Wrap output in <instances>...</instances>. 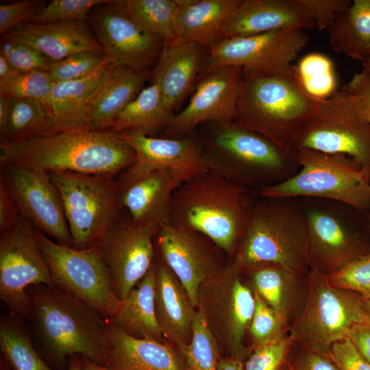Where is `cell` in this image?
<instances>
[{"instance_id": "1", "label": "cell", "mask_w": 370, "mask_h": 370, "mask_svg": "<svg viewBox=\"0 0 370 370\" xmlns=\"http://www.w3.org/2000/svg\"><path fill=\"white\" fill-rule=\"evenodd\" d=\"M0 164L40 171L119 175L137 155L120 132L88 128L61 130L21 140H0Z\"/></svg>"}, {"instance_id": "2", "label": "cell", "mask_w": 370, "mask_h": 370, "mask_svg": "<svg viewBox=\"0 0 370 370\" xmlns=\"http://www.w3.org/2000/svg\"><path fill=\"white\" fill-rule=\"evenodd\" d=\"M258 197V190L207 170L175 189L169 224L199 232L234 256Z\"/></svg>"}, {"instance_id": "3", "label": "cell", "mask_w": 370, "mask_h": 370, "mask_svg": "<svg viewBox=\"0 0 370 370\" xmlns=\"http://www.w3.org/2000/svg\"><path fill=\"white\" fill-rule=\"evenodd\" d=\"M209 123L197 137L206 169L232 183L258 190L282 182L299 169L295 150H286L235 123Z\"/></svg>"}, {"instance_id": "4", "label": "cell", "mask_w": 370, "mask_h": 370, "mask_svg": "<svg viewBox=\"0 0 370 370\" xmlns=\"http://www.w3.org/2000/svg\"><path fill=\"white\" fill-rule=\"evenodd\" d=\"M27 293V319L56 362L78 355L104 367L108 347L105 318L54 286H32Z\"/></svg>"}, {"instance_id": "5", "label": "cell", "mask_w": 370, "mask_h": 370, "mask_svg": "<svg viewBox=\"0 0 370 370\" xmlns=\"http://www.w3.org/2000/svg\"><path fill=\"white\" fill-rule=\"evenodd\" d=\"M319 108V100L301 87L297 73L262 75L243 69L234 123L257 132L286 150Z\"/></svg>"}, {"instance_id": "6", "label": "cell", "mask_w": 370, "mask_h": 370, "mask_svg": "<svg viewBox=\"0 0 370 370\" xmlns=\"http://www.w3.org/2000/svg\"><path fill=\"white\" fill-rule=\"evenodd\" d=\"M284 198L258 197L232 264L241 270L260 264L301 275L310 269L304 212Z\"/></svg>"}, {"instance_id": "7", "label": "cell", "mask_w": 370, "mask_h": 370, "mask_svg": "<svg viewBox=\"0 0 370 370\" xmlns=\"http://www.w3.org/2000/svg\"><path fill=\"white\" fill-rule=\"evenodd\" d=\"M299 169L289 179L258 190L260 197H310L370 210V182L351 158L311 149L295 150Z\"/></svg>"}, {"instance_id": "8", "label": "cell", "mask_w": 370, "mask_h": 370, "mask_svg": "<svg viewBox=\"0 0 370 370\" xmlns=\"http://www.w3.org/2000/svg\"><path fill=\"white\" fill-rule=\"evenodd\" d=\"M48 173L60 195L73 248L95 245L123 215L116 177L65 171Z\"/></svg>"}, {"instance_id": "9", "label": "cell", "mask_w": 370, "mask_h": 370, "mask_svg": "<svg viewBox=\"0 0 370 370\" xmlns=\"http://www.w3.org/2000/svg\"><path fill=\"white\" fill-rule=\"evenodd\" d=\"M308 293L304 308L291 332L294 343L327 354L334 343L348 337L356 323H365L364 297L338 288L327 275L310 268Z\"/></svg>"}, {"instance_id": "10", "label": "cell", "mask_w": 370, "mask_h": 370, "mask_svg": "<svg viewBox=\"0 0 370 370\" xmlns=\"http://www.w3.org/2000/svg\"><path fill=\"white\" fill-rule=\"evenodd\" d=\"M36 235L50 270L53 285L84 301L103 318H113L122 301L114 293L110 273L98 245L77 249L51 241L36 229Z\"/></svg>"}, {"instance_id": "11", "label": "cell", "mask_w": 370, "mask_h": 370, "mask_svg": "<svg viewBox=\"0 0 370 370\" xmlns=\"http://www.w3.org/2000/svg\"><path fill=\"white\" fill-rule=\"evenodd\" d=\"M294 150L311 149L353 159L370 182V123L343 87L319 100V108L297 134Z\"/></svg>"}, {"instance_id": "12", "label": "cell", "mask_w": 370, "mask_h": 370, "mask_svg": "<svg viewBox=\"0 0 370 370\" xmlns=\"http://www.w3.org/2000/svg\"><path fill=\"white\" fill-rule=\"evenodd\" d=\"M242 270L226 265L200 286L197 307L219 348L243 360L249 351L243 345L255 308V297L245 284Z\"/></svg>"}, {"instance_id": "13", "label": "cell", "mask_w": 370, "mask_h": 370, "mask_svg": "<svg viewBox=\"0 0 370 370\" xmlns=\"http://www.w3.org/2000/svg\"><path fill=\"white\" fill-rule=\"evenodd\" d=\"M309 40L302 29H282L223 39L208 49L204 74L235 66L262 75L296 74L292 62Z\"/></svg>"}, {"instance_id": "14", "label": "cell", "mask_w": 370, "mask_h": 370, "mask_svg": "<svg viewBox=\"0 0 370 370\" xmlns=\"http://www.w3.org/2000/svg\"><path fill=\"white\" fill-rule=\"evenodd\" d=\"M38 284L53 286L36 229L21 215L11 229L0 234L1 300L9 312L27 318V290Z\"/></svg>"}, {"instance_id": "15", "label": "cell", "mask_w": 370, "mask_h": 370, "mask_svg": "<svg viewBox=\"0 0 370 370\" xmlns=\"http://www.w3.org/2000/svg\"><path fill=\"white\" fill-rule=\"evenodd\" d=\"M88 21L111 64L142 71L158 62L164 41L131 17L125 1H108L95 7Z\"/></svg>"}, {"instance_id": "16", "label": "cell", "mask_w": 370, "mask_h": 370, "mask_svg": "<svg viewBox=\"0 0 370 370\" xmlns=\"http://www.w3.org/2000/svg\"><path fill=\"white\" fill-rule=\"evenodd\" d=\"M1 177L21 214L57 243L73 247L59 191L49 174L14 164H0Z\"/></svg>"}, {"instance_id": "17", "label": "cell", "mask_w": 370, "mask_h": 370, "mask_svg": "<svg viewBox=\"0 0 370 370\" xmlns=\"http://www.w3.org/2000/svg\"><path fill=\"white\" fill-rule=\"evenodd\" d=\"M158 231L134 224L128 216L123 215L99 240L114 293L121 301L154 264V238Z\"/></svg>"}, {"instance_id": "18", "label": "cell", "mask_w": 370, "mask_h": 370, "mask_svg": "<svg viewBox=\"0 0 370 370\" xmlns=\"http://www.w3.org/2000/svg\"><path fill=\"white\" fill-rule=\"evenodd\" d=\"M243 77V68L223 66L199 77L186 107L163 130L164 138H182L201 125L233 123Z\"/></svg>"}, {"instance_id": "19", "label": "cell", "mask_w": 370, "mask_h": 370, "mask_svg": "<svg viewBox=\"0 0 370 370\" xmlns=\"http://www.w3.org/2000/svg\"><path fill=\"white\" fill-rule=\"evenodd\" d=\"M162 260L171 269L197 308L201 285L225 266L216 253L219 248L204 234L171 224L155 236Z\"/></svg>"}, {"instance_id": "20", "label": "cell", "mask_w": 370, "mask_h": 370, "mask_svg": "<svg viewBox=\"0 0 370 370\" xmlns=\"http://www.w3.org/2000/svg\"><path fill=\"white\" fill-rule=\"evenodd\" d=\"M117 182L121 206L134 224L158 230L169 224L176 188L169 171L136 162L119 175Z\"/></svg>"}, {"instance_id": "21", "label": "cell", "mask_w": 370, "mask_h": 370, "mask_svg": "<svg viewBox=\"0 0 370 370\" xmlns=\"http://www.w3.org/2000/svg\"><path fill=\"white\" fill-rule=\"evenodd\" d=\"M304 212L308 224L310 268L328 275L369 249L333 212L318 208Z\"/></svg>"}, {"instance_id": "22", "label": "cell", "mask_w": 370, "mask_h": 370, "mask_svg": "<svg viewBox=\"0 0 370 370\" xmlns=\"http://www.w3.org/2000/svg\"><path fill=\"white\" fill-rule=\"evenodd\" d=\"M314 22L299 0H240L223 40L282 29H311Z\"/></svg>"}, {"instance_id": "23", "label": "cell", "mask_w": 370, "mask_h": 370, "mask_svg": "<svg viewBox=\"0 0 370 370\" xmlns=\"http://www.w3.org/2000/svg\"><path fill=\"white\" fill-rule=\"evenodd\" d=\"M120 133L136 151V162L169 171L176 188L208 170L195 136L169 138L155 137L135 130Z\"/></svg>"}, {"instance_id": "24", "label": "cell", "mask_w": 370, "mask_h": 370, "mask_svg": "<svg viewBox=\"0 0 370 370\" xmlns=\"http://www.w3.org/2000/svg\"><path fill=\"white\" fill-rule=\"evenodd\" d=\"M106 370H188L176 349L167 343L132 336L106 319Z\"/></svg>"}, {"instance_id": "25", "label": "cell", "mask_w": 370, "mask_h": 370, "mask_svg": "<svg viewBox=\"0 0 370 370\" xmlns=\"http://www.w3.org/2000/svg\"><path fill=\"white\" fill-rule=\"evenodd\" d=\"M1 39L29 45L53 62L81 52H104L86 21L26 23L5 33Z\"/></svg>"}, {"instance_id": "26", "label": "cell", "mask_w": 370, "mask_h": 370, "mask_svg": "<svg viewBox=\"0 0 370 370\" xmlns=\"http://www.w3.org/2000/svg\"><path fill=\"white\" fill-rule=\"evenodd\" d=\"M208 49L193 42H164L153 73L167 109L174 111L182 103L205 68Z\"/></svg>"}, {"instance_id": "27", "label": "cell", "mask_w": 370, "mask_h": 370, "mask_svg": "<svg viewBox=\"0 0 370 370\" xmlns=\"http://www.w3.org/2000/svg\"><path fill=\"white\" fill-rule=\"evenodd\" d=\"M151 73L120 64H108L91 97L86 115V127L95 130H110L119 113L143 89Z\"/></svg>"}, {"instance_id": "28", "label": "cell", "mask_w": 370, "mask_h": 370, "mask_svg": "<svg viewBox=\"0 0 370 370\" xmlns=\"http://www.w3.org/2000/svg\"><path fill=\"white\" fill-rule=\"evenodd\" d=\"M155 312L160 330L175 349L190 343L196 308L171 269L156 264Z\"/></svg>"}, {"instance_id": "29", "label": "cell", "mask_w": 370, "mask_h": 370, "mask_svg": "<svg viewBox=\"0 0 370 370\" xmlns=\"http://www.w3.org/2000/svg\"><path fill=\"white\" fill-rule=\"evenodd\" d=\"M240 0H177V40L210 49L223 40L225 25Z\"/></svg>"}, {"instance_id": "30", "label": "cell", "mask_w": 370, "mask_h": 370, "mask_svg": "<svg viewBox=\"0 0 370 370\" xmlns=\"http://www.w3.org/2000/svg\"><path fill=\"white\" fill-rule=\"evenodd\" d=\"M156 263L122 301L116 314L110 319L129 335L166 343L155 312Z\"/></svg>"}, {"instance_id": "31", "label": "cell", "mask_w": 370, "mask_h": 370, "mask_svg": "<svg viewBox=\"0 0 370 370\" xmlns=\"http://www.w3.org/2000/svg\"><path fill=\"white\" fill-rule=\"evenodd\" d=\"M108 64L84 77L54 83L45 105L61 130L87 128L88 106Z\"/></svg>"}, {"instance_id": "32", "label": "cell", "mask_w": 370, "mask_h": 370, "mask_svg": "<svg viewBox=\"0 0 370 370\" xmlns=\"http://www.w3.org/2000/svg\"><path fill=\"white\" fill-rule=\"evenodd\" d=\"M336 53L362 62L370 48V0H354L328 30Z\"/></svg>"}, {"instance_id": "33", "label": "cell", "mask_w": 370, "mask_h": 370, "mask_svg": "<svg viewBox=\"0 0 370 370\" xmlns=\"http://www.w3.org/2000/svg\"><path fill=\"white\" fill-rule=\"evenodd\" d=\"M175 115L165 106L159 84L153 79L119 113L110 130H135L152 136L164 130Z\"/></svg>"}, {"instance_id": "34", "label": "cell", "mask_w": 370, "mask_h": 370, "mask_svg": "<svg viewBox=\"0 0 370 370\" xmlns=\"http://www.w3.org/2000/svg\"><path fill=\"white\" fill-rule=\"evenodd\" d=\"M0 348L13 370H52L34 349L21 317L10 312L1 314Z\"/></svg>"}, {"instance_id": "35", "label": "cell", "mask_w": 370, "mask_h": 370, "mask_svg": "<svg viewBox=\"0 0 370 370\" xmlns=\"http://www.w3.org/2000/svg\"><path fill=\"white\" fill-rule=\"evenodd\" d=\"M59 131L61 130L41 101L11 98L5 134L0 140H21Z\"/></svg>"}, {"instance_id": "36", "label": "cell", "mask_w": 370, "mask_h": 370, "mask_svg": "<svg viewBox=\"0 0 370 370\" xmlns=\"http://www.w3.org/2000/svg\"><path fill=\"white\" fill-rule=\"evenodd\" d=\"M243 271L251 275L255 292L278 315L286 320L291 284L299 275L272 264H256Z\"/></svg>"}, {"instance_id": "37", "label": "cell", "mask_w": 370, "mask_h": 370, "mask_svg": "<svg viewBox=\"0 0 370 370\" xmlns=\"http://www.w3.org/2000/svg\"><path fill=\"white\" fill-rule=\"evenodd\" d=\"M131 17L140 26L164 42L177 40V0H126Z\"/></svg>"}, {"instance_id": "38", "label": "cell", "mask_w": 370, "mask_h": 370, "mask_svg": "<svg viewBox=\"0 0 370 370\" xmlns=\"http://www.w3.org/2000/svg\"><path fill=\"white\" fill-rule=\"evenodd\" d=\"M188 370H217L219 347L202 312L196 309L190 343L176 349Z\"/></svg>"}, {"instance_id": "39", "label": "cell", "mask_w": 370, "mask_h": 370, "mask_svg": "<svg viewBox=\"0 0 370 370\" xmlns=\"http://www.w3.org/2000/svg\"><path fill=\"white\" fill-rule=\"evenodd\" d=\"M295 68L301 87L312 98L326 99L336 91L334 65L325 55L319 53L307 54Z\"/></svg>"}, {"instance_id": "40", "label": "cell", "mask_w": 370, "mask_h": 370, "mask_svg": "<svg viewBox=\"0 0 370 370\" xmlns=\"http://www.w3.org/2000/svg\"><path fill=\"white\" fill-rule=\"evenodd\" d=\"M54 83L47 71L18 72L0 82V93L11 98L38 99L45 104Z\"/></svg>"}, {"instance_id": "41", "label": "cell", "mask_w": 370, "mask_h": 370, "mask_svg": "<svg viewBox=\"0 0 370 370\" xmlns=\"http://www.w3.org/2000/svg\"><path fill=\"white\" fill-rule=\"evenodd\" d=\"M110 64L104 52L86 51L71 55L53 62L48 71L55 82L84 77Z\"/></svg>"}, {"instance_id": "42", "label": "cell", "mask_w": 370, "mask_h": 370, "mask_svg": "<svg viewBox=\"0 0 370 370\" xmlns=\"http://www.w3.org/2000/svg\"><path fill=\"white\" fill-rule=\"evenodd\" d=\"M254 297L255 308L249 329L255 347L285 337L286 320L278 315L255 291Z\"/></svg>"}, {"instance_id": "43", "label": "cell", "mask_w": 370, "mask_h": 370, "mask_svg": "<svg viewBox=\"0 0 370 370\" xmlns=\"http://www.w3.org/2000/svg\"><path fill=\"white\" fill-rule=\"evenodd\" d=\"M108 0H52L28 23L43 25L68 21H86L90 12Z\"/></svg>"}, {"instance_id": "44", "label": "cell", "mask_w": 370, "mask_h": 370, "mask_svg": "<svg viewBox=\"0 0 370 370\" xmlns=\"http://www.w3.org/2000/svg\"><path fill=\"white\" fill-rule=\"evenodd\" d=\"M327 278L334 287L370 298V247L363 254Z\"/></svg>"}, {"instance_id": "45", "label": "cell", "mask_w": 370, "mask_h": 370, "mask_svg": "<svg viewBox=\"0 0 370 370\" xmlns=\"http://www.w3.org/2000/svg\"><path fill=\"white\" fill-rule=\"evenodd\" d=\"M3 54L17 72L49 71L53 61L34 47L22 42L1 40Z\"/></svg>"}, {"instance_id": "46", "label": "cell", "mask_w": 370, "mask_h": 370, "mask_svg": "<svg viewBox=\"0 0 370 370\" xmlns=\"http://www.w3.org/2000/svg\"><path fill=\"white\" fill-rule=\"evenodd\" d=\"M293 343L290 334L256 347L245 362V370H278Z\"/></svg>"}, {"instance_id": "47", "label": "cell", "mask_w": 370, "mask_h": 370, "mask_svg": "<svg viewBox=\"0 0 370 370\" xmlns=\"http://www.w3.org/2000/svg\"><path fill=\"white\" fill-rule=\"evenodd\" d=\"M45 1L25 0L0 5V33L28 23L45 5Z\"/></svg>"}, {"instance_id": "48", "label": "cell", "mask_w": 370, "mask_h": 370, "mask_svg": "<svg viewBox=\"0 0 370 370\" xmlns=\"http://www.w3.org/2000/svg\"><path fill=\"white\" fill-rule=\"evenodd\" d=\"M308 10L315 27L319 31L329 30L340 14L352 3L350 0H299Z\"/></svg>"}, {"instance_id": "49", "label": "cell", "mask_w": 370, "mask_h": 370, "mask_svg": "<svg viewBox=\"0 0 370 370\" xmlns=\"http://www.w3.org/2000/svg\"><path fill=\"white\" fill-rule=\"evenodd\" d=\"M327 355L338 370H370V363L348 337L332 344Z\"/></svg>"}, {"instance_id": "50", "label": "cell", "mask_w": 370, "mask_h": 370, "mask_svg": "<svg viewBox=\"0 0 370 370\" xmlns=\"http://www.w3.org/2000/svg\"><path fill=\"white\" fill-rule=\"evenodd\" d=\"M343 87L353 97L361 116L370 123V75L362 69Z\"/></svg>"}, {"instance_id": "51", "label": "cell", "mask_w": 370, "mask_h": 370, "mask_svg": "<svg viewBox=\"0 0 370 370\" xmlns=\"http://www.w3.org/2000/svg\"><path fill=\"white\" fill-rule=\"evenodd\" d=\"M21 214L3 179L0 177V234L11 229Z\"/></svg>"}, {"instance_id": "52", "label": "cell", "mask_w": 370, "mask_h": 370, "mask_svg": "<svg viewBox=\"0 0 370 370\" xmlns=\"http://www.w3.org/2000/svg\"><path fill=\"white\" fill-rule=\"evenodd\" d=\"M293 370H338L327 354L306 349L295 361Z\"/></svg>"}, {"instance_id": "53", "label": "cell", "mask_w": 370, "mask_h": 370, "mask_svg": "<svg viewBox=\"0 0 370 370\" xmlns=\"http://www.w3.org/2000/svg\"><path fill=\"white\" fill-rule=\"evenodd\" d=\"M348 338L370 363V326L363 323L354 324L349 332Z\"/></svg>"}, {"instance_id": "54", "label": "cell", "mask_w": 370, "mask_h": 370, "mask_svg": "<svg viewBox=\"0 0 370 370\" xmlns=\"http://www.w3.org/2000/svg\"><path fill=\"white\" fill-rule=\"evenodd\" d=\"M10 99V97L0 93V140L3 139L5 134Z\"/></svg>"}, {"instance_id": "55", "label": "cell", "mask_w": 370, "mask_h": 370, "mask_svg": "<svg viewBox=\"0 0 370 370\" xmlns=\"http://www.w3.org/2000/svg\"><path fill=\"white\" fill-rule=\"evenodd\" d=\"M217 370H245L243 360L232 357L220 358Z\"/></svg>"}, {"instance_id": "56", "label": "cell", "mask_w": 370, "mask_h": 370, "mask_svg": "<svg viewBox=\"0 0 370 370\" xmlns=\"http://www.w3.org/2000/svg\"><path fill=\"white\" fill-rule=\"evenodd\" d=\"M18 73L8 60L0 53V82Z\"/></svg>"}, {"instance_id": "57", "label": "cell", "mask_w": 370, "mask_h": 370, "mask_svg": "<svg viewBox=\"0 0 370 370\" xmlns=\"http://www.w3.org/2000/svg\"><path fill=\"white\" fill-rule=\"evenodd\" d=\"M82 370H106L103 367L96 364L84 356H79Z\"/></svg>"}, {"instance_id": "58", "label": "cell", "mask_w": 370, "mask_h": 370, "mask_svg": "<svg viewBox=\"0 0 370 370\" xmlns=\"http://www.w3.org/2000/svg\"><path fill=\"white\" fill-rule=\"evenodd\" d=\"M67 370H82L79 356L73 355L69 357V363Z\"/></svg>"}, {"instance_id": "59", "label": "cell", "mask_w": 370, "mask_h": 370, "mask_svg": "<svg viewBox=\"0 0 370 370\" xmlns=\"http://www.w3.org/2000/svg\"><path fill=\"white\" fill-rule=\"evenodd\" d=\"M363 312H364V319H365L364 324H366L370 326V298L369 299L364 298Z\"/></svg>"}, {"instance_id": "60", "label": "cell", "mask_w": 370, "mask_h": 370, "mask_svg": "<svg viewBox=\"0 0 370 370\" xmlns=\"http://www.w3.org/2000/svg\"><path fill=\"white\" fill-rule=\"evenodd\" d=\"M363 70L370 75V48L365 60L362 62Z\"/></svg>"}, {"instance_id": "61", "label": "cell", "mask_w": 370, "mask_h": 370, "mask_svg": "<svg viewBox=\"0 0 370 370\" xmlns=\"http://www.w3.org/2000/svg\"><path fill=\"white\" fill-rule=\"evenodd\" d=\"M10 367L3 356H1L0 370H10Z\"/></svg>"}]
</instances>
